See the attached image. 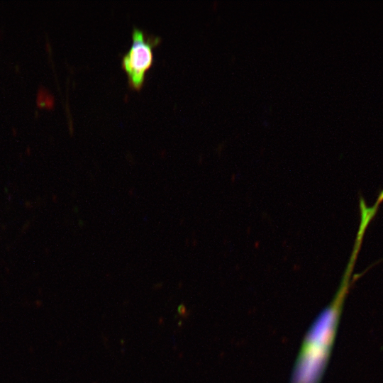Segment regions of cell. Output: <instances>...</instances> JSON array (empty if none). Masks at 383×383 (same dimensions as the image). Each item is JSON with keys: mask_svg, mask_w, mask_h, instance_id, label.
Here are the masks:
<instances>
[{"mask_svg": "<svg viewBox=\"0 0 383 383\" xmlns=\"http://www.w3.org/2000/svg\"><path fill=\"white\" fill-rule=\"evenodd\" d=\"M178 312L180 315H183L185 312V307L184 305L181 304L178 307Z\"/></svg>", "mask_w": 383, "mask_h": 383, "instance_id": "cell-3", "label": "cell"}, {"mask_svg": "<svg viewBox=\"0 0 383 383\" xmlns=\"http://www.w3.org/2000/svg\"><path fill=\"white\" fill-rule=\"evenodd\" d=\"M345 271L331 301L308 329L291 374L289 383H320L336 335L345 299L353 281Z\"/></svg>", "mask_w": 383, "mask_h": 383, "instance_id": "cell-1", "label": "cell"}, {"mask_svg": "<svg viewBox=\"0 0 383 383\" xmlns=\"http://www.w3.org/2000/svg\"><path fill=\"white\" fill-rule=\"evenodd\" d=\"M132 40L129 50L122 56L121 65L127 74L129 86L138 89L145 82L146 72L153 64L152 50L160 43L161 38L134 26Z\"/></svg>", "mask_w": 383, "mask_h": 383, "instance_id": "cell-2", "label": "cell"}]
</instances>
